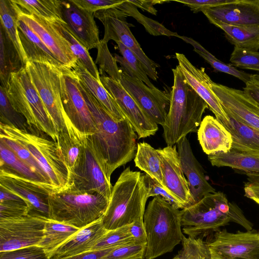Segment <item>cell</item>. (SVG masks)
Here are the masks:
<instances>
[{
  "label": "cell",
  "mask_w": 259,
  "mask_h": 259,
  "mask_svg": "<svg viewBox=\"0 0 259 259\" xmlns=\"http://www.w3.org/2000/svg\"><path fill=\"white\" fill-rule=\"evenodd\" d=\"M94 15L104 27V35L102 40L107 43L110 40L122 43L138 58L148 77L156 81L158 78L156 68L159 65L142 50L130 30V27L133 25L127 22L126 18L128 16L116 7L97 11Z\"/></svg>",
  "instance_id": "cell-11"
},
{
  "label": "cell",
  "mask_w": 259,
  "mask_h": 259,
  "mask_svg": "<svg viewBox=\"0 0 259 259\" xmlns=\"http://www.w3.org/2000/svg\"><path fill=\"white\" fill-rule=\"evenodd\" d=\"M211 23L221 29L234 47L259 51V25L233 26L216 21Z\"/></svg>",
  "instance_id": "cell-32"
},
{
  "label": "cell",
  "mask_w": 259,
  "mask_h": 259,
  "mask_svg": "<svg viewBox=\"0 0 259 259\" xmlns=\"http://www.w3.org/2000/svg\"><path fill=\"white\" fill-rule=\"evenodd\" d=\"M18 17L35 33L56 59L67 69L73 70L77 60L68 41L52 23L36 15L22 11L17 6Z\"/></svg>",
  "instance_id": "cell-17"
},
{
  "label": "cell",
  "mask_w": 259,
  "mask_h": 259,
  "mask_svg": "<svg viewBox=\"0 0 259 259\" xmlns=\"http://www.w3.org/2000/svg\"><path fill=\"white\" fill-rule=\"evenodd\" d=\"M134 242L129 225L108 230L91 250H101Z\"/></svg>",
  "instance_id": "cell-45"
},
{
  "label": "cell",
  "mask_w": 259,
  "mask_h": 259,
  "mask_svg": "<svg viewBox=\"0 0 259 259\" xmlns=\"http://www.w3.org/2000/svg\"><path fill=\"white\" fill-rule=\"evenodd\" d=\"M72 71L79 81L105 108L114 120L119 121L126 119L101 81L95 79L78 62Z\"/></svg>",
  "instance_id": "cell-28"
},
{
  "label": "cell",
  "mask_w": 259,
  "mask_h": 259,
  "mask_svg": "<svg viewBox=\"0 0 259 259\" xmlns=\"http://www.w3.org/2000/svg\"><path fill=\"white\" fill-rule=\"evenodd\" d=\"M145 181L149 191V197L158 196L177 209L185 208L180 201L168 193L159 183L146 174L145 175Z\"/></svg>",
  "instance_id": "cell-51"
},
{
  "label": "cell",
  "mask_w": 259,
  "mask_h": 259,
  "mask_svg": "<svg viewBox=\"0 0 259 259\" xmlns=\"http://www.w3.org/2000/svg\"><path fill=\"white\" fill-rule=\"evenodd\" d=\"M176 57L187 82L207 104L215 118L227 127L230 124L229 117L212 90L213 81L205 72V68L195 67L183 54L176 53Z\"/></svg>",
  "instance_id": "cell-20"
},
{
  "label": "cell",
  "mask_w": 259,
  "mask_h": 259,
  "mask_svg": "<svg viewBox=\"0 0 259 259\" xmlns=\"http://www.w3.org/2000/svg\"><path fill=\"white\" fill-rule=\"evenodd\" d=\"M116 42L122 57L115 54L114 58L116 62L120 64V69L130 76L142 80L149 87L155 88L150 81L142 63L135 55L120 42Z\"/></svg>",
  "instance_id": "cell-41"
},
{
  "label": "cell",
  "mask_w": 259,
  "mask_h": 259,
  "mask_svg": "<svg viewBox=\"0 0 259 259\" xmlns=\"http://www.w3.org/2000/svg\"><path fill=\"white\" fill-rule=\"evenodd\" d=\"M174 84L168 112L163 124L167 146L176 145L183 138L198 131L207 104L187 82L178 65L172 69Z\"/></svg>",
  "instance_id": "cell-3"
},
{
  "label": "cell",
  "mask_w": 259,
  "mask_h": 259,
  "mask_svg": "<svg viewBox=\"0 0 259 259\" xmlns=\"http://www.w3.org/2000/svg\"><path fill=\"white\" fill-rule=\"evenodd\" d=\"M113 186L90 136L79 162L69 179L68 189L98 193L109 200Z\"/></svg>",
  "instance_id": "cell-10"
},
{
  "label": "cell",
  "mask_w": 259,
  "mask_h": 259,
  "mask_svg": "<svg viewBox=\"0 0 259 259\" xmlns=\"http://www.w3.org/2000/svg\"><path fill=\"white\" fill-rule=\"evenodd\" d=\"M182 231L188 236L202 238L211 231L236 223L247 231L252 224L233 202H229L222 192L209 193L199 201L180 210Z\"/></svg>",
  "instance_id": "cell-2"
},
{
  "label": "cell",
  "mask_w": 259,
  "mask_h": 259,
  "mask_svg": "<svg viewBox=\"0 0 259 259\" xmlns=\"http://www.w3.org/2000/svg\"><path fill=\"white\" fill-rule=\"evenodd\" d=\"M245 174L249 183L259 184V174L250 173Z\"/></svg>",
  "instance_id": "cell-61"
},
{
  "label": "cell",
  "mask_w": 259,
  "mask_h": 259,
  "mask_svg": "<svg viewBox=\"0 0 259 259\" xmlns=\"http://www.w3.org/2000/svg\"><path fill=\"white\" fill-rule=\"evenodd\" d=\"M26 68L57 132L79 131L72 124L64 109L61 91V70L50 64L27 62Z\"/></svg>",
  "instance_id": "cell-9"
},
{
  "label": "cell",
  "mask_w": 259,
  "mask_h": 259,
  "mask_svg": "<svg viewBox=\"0 0 259 259\" xmlns=\"http://www.w3.org/2000/svg\"><path fill=\"white\" fill-rule=\"evenodd\" d=\"M147 235L146 259H154L173 250L183 236L180 210L161 197L149 201L144 214Z\"/></svg>",
  "instance_id": "cell-5"
},
{
  "label": "cell",
  "mask_w": 259,
  "mask_h": 259,
  "mask_svg": "<svg viewBox=\"0 0 259 259\" xmlns=\"http://www.w3.org/2000/svg\"><path fill=\"white\" fill-rule=\"evenodd\" d=\"M119 82L148 116L157 124L162 126L169 108L170 93L156 87L150 88L121 69Z\"/></svg>",
  "instance_id": "cell-15"
},
{
  "label": "cell",
  "mask_w": 259,
  "mask_h": 259,
  "mask_svg": "<svg viewBox=\"0 0 259 259\" xmlns=\"http://www.w3.org/2000/svg\"><path fill=\"white\" fill-rule=\"evenodd\" d=\"M108 231L102 218L80 229L69 240L53 251L48 259H60L91 251Z\"/></svg>",
  "instance_id": "cell-25"
},
{
  "label": "cell",
  "mask_w": 259,
  "mask_h": 259,
  "mask_svg": "<svg viewBox=\"0 0 259 259\" xmlns=\"http://www.w3.org/2000/svg\"><path fill=\"white\" fill-rule=\"evenodd\" d=\"M61 91L64 109L72 124L86 136L94 134L97 128L94 118L72 70H61Z\"/></svg>",
  "instance_id": "cell-14"
},
{
  "label": "cell",
  "mask_w": 259,
  "mask_h": 259,
  "mask_svg": "<svg viewBox=\"0 0 259 259\" xmlns=\"http://www.w3.org/2000/svg\"><path fill=\"white\" fill-rule=\"evenodd\" d=\"M18 30L27 62L51 65L60 70L66 69L48 49L38 36L18 17Z\"/></svg>",
  "instance_id": "cell-27"
},
{
  "label": "cell",
  "mask_w": 259,
  "mask_h": 259,
  "mask_svg": "<svg viewBox=\"0 0 259 259\" xmlns=\"http://www.w3.org/2000/svg\"><path fill=\"white\" fill-rule=\"evenodd\" d=\"M243 89L246 94L259 104V80L256 74H253L251 80L245 83Z\"/></svg>",
  "instance_id": "cell-57"
},
{
  "label": "cell",
  "mask_w": 259,
  "mask_h": 259,
  "mask_svg": "<svg viewBox=\"0 0 259 259\" xmlns=\"http://www.w3.org/2000/svg\"><path fill=\"white\" fill-rule=\"evenodd\" d=\"M116 8L123 11L128 16L132 17L137 20L138 22L144 26L146 31L151 35L176 37L179 35L177 33L168 30L158 22L140 13L137 7L130 3L128 0H124L121 4L118 5Z\"/></svg>",
  "instance_id": "cell-42"
},
{
  "label": "cell",
  "mask_w": 259,
  "mask_h": 259,
  "mask_svg": "<svg viewBox=\"0 0 259 259\" xmlns=\"http://www.w3.org/2000/svg\"><path fill=\"white\" fill-rule=\"evenodd\" d=\"M0 259H48L45 250L38 246L0 252Z\"/></svg>",
  "instance_id": "cell-50"
},
{
  "label": "cell",
  "mask_w": 259,
  "mask_h": 259,
  "mask_svg": "<svg viewBox=\"0 0 259 259\" xmlns=\"http://www.w3.org/2000/svg\"><path fill=\"white\" fill-rule=\"evenodd\" d=\"M97 48L98 53L95 64L99 66V73L103 75L105 72L110 78L119 82L120 69L114 57L109 52L107 43L101 40Z\"/></svg>",
  "instance_id": "cell-46"
},
{
  "label": "cell",
  "mask_w": 259,
  "mask_h": 259,
  "mask_svg": "<svg viewBox=\"0 0 259 259\" xmlns=\"http://www.w3.org/2000/svg\"><path fill=\"white\" fill-rule=\"evenodd\" d=\"M30 211L26 203L0 202V219L19 217L29 213Z\"/></svg>",
  "instance_id": "cell-53"
},
{
  "label": "cell",
  "mask_w": 259,
  "mask_h": 259,
  "mask_svg": "<svg viewBox=\"0 0 259 259\" xmlns=\"http://www.w3.org/2000/svg\"><path fill=\"white\" fill-rule=\"evenodd\" d=\"M0 18L1 25L15 46L23 66L25 67L27 61L18 34L17 5L12 0H1Z\"/></svg>",
  "instance_id": "cell-38"
},
{
  "label": "cell",
  "mask_w": 259,
  "mask_h": 259,
  "mask_svg": "<svg viewBox=\"0 0 259 259\" xmlns=\"http://www.w3.org/2000/svg\"><path fill=\"white\" fill-rule=\"evenodd\" d=\"M176 145L182 169L187 178L194 204L206 195L214 193L215 190L207 181L187 137L183 138Z\"/></svg>",
  "instance_id": "cell-23"
},
{
  "label": "cell",
  "mask_w": 259,
  "mask_h": 259,
  "mask_svg": "<svg viewBox=\"0 0 259 259\" xmlns=\"http://www.w3.org/2000/svg\"><path fill=\"white\" fill-rule=\"evenodd\" d=\"M161 162L163 188L185 207L193 204L188 181L182 169L177 146L157 149Z\"/></svg>",
  "instance_id": "cell-21"
},
{
  "label": "cell",
  "mask_w": 259,
  "mask_h": 259,
  "mask_svg": "<svg viewBox=\"0 0 259 259\" xmlns=\"http://www.w3.org/2000/svg\"><path fill=\"white\" fill-rule=\"evenodd\" d=\"M210 23L233 26L259 25V0H233L202 11Z\"/></svg>",
  "instance_id": "cell-22"
},
{
  "label": "cell",
  "mask_w": 259,
  "mask_h": 259,
  "mask_svg": "<svg viewBox=\"0 0 259 259\" xmlns=\"http://www.w3.org/2000/svg\"><path fill=\"white\" fill-rule=\"evenodd\" d=\"M0 123L28 132L31 130L24 116L12 105L7 95V89L0 88Z\"/></svg>",
  "instance_id": "cell-43"
},
{
  "label": "cell",
  "mask_w": 259,
  "mask_h": 259,
  "mask_svg": "<svg viewBox=\"0 0 259 259\" xmlns=\"http://www.w3.org/2000/svg\"><path fill=\"white\" fill-rule=\"evenodd\" d=\"M12 1L25 13L36 15L50 22H65L63 14L62 1Z\"/></svg>",
  "instance_id": "cell-36"
},
{
  "label": "cell",
  "mask_w": 259,
  "mask_h": 259,
  "mask_svg": "<svg viewBox=\"0 0 259 259\" xmlns=\"http://www.w3.org/2000/svg\"><path fill=\"white\" fill-rule=\"evenodd\" d=\"M55 29L68 41L77 61L95 79L101 81L99 71L89 51L72 32L66 22H51Z\"/></svg>",
  "instance_id": "cell-39"
},
{
  "label": "cell",
  "mask_w": 259,
  "mask_h": 259,
  "mask_svg": "<svg viewBox=\"0 0 259 259\" xmlns=\"http://www.w3.org/2000/svg\"><path fill=\"white\" fill-rule=\"evenodd\" d=\"M0 136L13 140L27 149L47 175L57 192L68 189L69 172L55 142L2 123H0Z\"/></svg>",
  "instance_id": "cell-8"
},
{
  "label": "cell",
  "mask_w": 259,
  "mask_h": 259,
  "mask_svg": "<svg viewBox=\"0 0 259 259\" xmlns=\"http://www.w3.org/2000/svg\"><path fill=\"white\" fill-rule=\"evenodd\" d=\"M130 232L136 243H147V235L143 218L138 219L130 225Z\"/></svg>",
  "instance_id": "cell-55"
},
{
  "label": "cell",
  "mask_w": 259,
  "mask_h": 259,
  "mask_svg": "<svg viewBox=\"0 0 259 259\" xmlns=\"http://www.w3.org/2000/svg\"><path fill=\"white\" fill-rule=\"evenodd\" d=\"M148 189L145 175L127 167L113 186L107 210L102 220L106 230L132 224L144 218Z\"/></svg>",
  "instance_id": "cell-4"
},
{
  "label": "cell",
  "mask_w": 259,
  "mask_h": 259,
  "mask_svg": "<svg viewBox=\"0 0 259 259\" xmlns=\"http://www.w3.org/2000/svg\"><path fill=\"white\" fill-rule=\"evenodd\" d=\"M245 196L259 204V184L246 183L244 186Z\"/></svg>",
  "instance_id": "cell-60"
},
{
  "label": "cell",
  "mask_w": 259,
  "mask_h": 259,
  "mask_svg": "<svg viewBox=\"0 0 259 259\" xmlns=\"http://www.w3.org/2000/svg\"><path fill=\"white\" fill-rule=\"evenodd\" d=\"M120 246L101 250L89 251L73 256L60 259H104V257L111 251Z\"/></svg>",
  "instance_id": "cell-56"
},
{
  "label": "cell",
  "mask_w": 259,
  "mask_h": 259,
  "mask_svg": "<svg viewBox=\"0 0 259 259\" xmlns=\"http://www.w3.org/2000/svg\"><path fill=\"white\" fill-rule=\"evenodd\" d=\"M146 244L134 242L120 246L111 251L104 259H144Z\"/></svg>",
  "instance_id": "cell-49"
},
{
  "label": "cell",
  "mask_w": 259,
  "mask_h": 259,
  "mask_svg": "<svg viewBox=\"0 0 259 259\" xmlns=\"http://www.w3.org/2000/svg\"><path fill=\"white\" fill-rule=\"evenodd\" d=\"M230 61L233 66L241 69L259 66V51L234 47Z\"/></svg>",
  "instance_id": "cell-48"
},
{
  "label": "cell",
  "mask_w": 259,
  "mask_h": 259,
  "mask_svg": "<svg viewBox=\"0 0 259 259\" xmlns=\"http://www.w3.org/2000/svg\"><path fill=\"white\" fill-rule=\"evenodd\" d=\"M79 8L87 11L95 12L116 7L124 0H70Z\"/></svg>",
  "instance_id": "cell-52"
},
{
  "label": "cell",
  "mask_w": 259,
  "mask_h": 259,
  "mask_svg": "<svg viewBox=\"0 0 259 259\" xmlns=\"http://www.w3.org/2000/svg\"><path fill=\"white\" fill-rule=\"evenodd\" d=\"M24 67L20 56L3 28L0 26L1 85L7 89L12 73Z\"/></svg>",
  "instance_id": "cell-34"
},
{
  "label": "cell",
  "mask_w": 259,
  "mask_h": 259,
  "mask_svg": "<svg viewBox=\"0 0 259 259\" xmlns=\"http://www.w3.org/2000/svg\"><path fill=\"white\" fill-rule=\"evenodd\" d=\"M198 140L203 151L207 155L226 152L232 149L233 140L226 127L216 118L206 115L197 131Z\"/></svg>",
  "instance_id": "cell-26"
},
{
  "label": "cell",
  "mask_w": 259,
  "mask_h": 259,
  "mask_svg": "<svg viewBox=\"0 0 259 259\" xmlns=\"http://www.w3.org/2000/svg\"><path fill=\"white\" fill-rule=\"evenodd\" d=\"M6 89L12 105L24 116L29 126L46 134L56 142L57 128L25 67L11 73Z\"/></svg>",
  "instance_id": "cell-7"
},
{
  "label": "cell",
  "mask_w": 259,
  "mask_h": 259,
  "mask_svg": "<svg viewBox=\"0 0 259 259\" xmlns=\"http://www.w3.org/2000/svg\"><path fill=\"white\" fill-rule=\"evenodd\" d=\"M87 136H71L67 131L58 132L56 143L61 158L68 169L69 179L82 153Z\"/></svg>",
  "instance_id": "cell-35"
},
{
  "label": "cell",
  "mask_w": 259,
  "mask_h": 259,
  "mask_svg": "<svg viewBox=\"0 0 259 259\" xmlns=\"http://www.w3.org/2000/svg\"><path fill=\"white\" fill-rule=\"evenodd\" d=\"M49 218L79 229L103 218L109 200L101 194L67 189L48 198Z\"/></svg>",
  "instance_id": "cell-6"
},
{
  "label": "cell",
  "mask_w": 259,
  "mask_h": 259,
  "mask_svg": "<svg viewBox=\"0 0 259 259\" xmlns=\"http://www.w3.org/2000/svg\"><path fill=\"white\" fill-rule=\"evenodd\" d=\"M80 229L47 218L44 236L38 245L48 256L55 249L71 239Z\"/></svg>",
  "instance_id": "cell-33"
},
{
  "label": "cell",
  "mask_w": 259,
  "mask_h": 259,
  "mask_svg": "<svg viewBox=\"0 0 259 259\" xmlns=\"http://www.w3.org/2000/svg\"><path fill=\"white\" fill-rule=\"evenodd\" d=\"M135 166L163 187L161 162L157 149L144 141L137 144Z\"/></svg>",
  "instance_id": "cell-37"
},
{
  "label": "cell",
  "mask_w": 259,
  "mask_h": 259,
  "mask_svg": "<svg viewBox=\"0 0 259 259\" xmlns=\"http://www.w3.org/2000/svg\"><path fill=\"white\" fill-rule=\"evenodd\" d=\"M47 218L29 213L19 217L0 219V252L38 246L44 236Z\"/></svg>",
  "instance_id": "cell-12"
},
{
  "label": "cell",
  "mask_w": 259,
  "mask_h": 259,
  "mask_svg": "<svg viewBox=\"0 0 259 259\" xmlns=\"http://www.w3.org/2000/svg\"><path fill=\"white\" fill-rule=\"evenodd\" d=\"M78 83L97 128L90 136L104 165L107 177L111 180L116 169L135 158L138 136L126 119L114 120L79 80Z\"/></svg>",
  "instance_id": "cell-1"
},
{
  "label": "cell",
  "mask_w": 259,
  "mask_h": 259,
  "mask_svg": "<svg viewBox=\"0 0 259 259\" xmlns=\"http://www.w3.org/2000/svg\"><path fill=\"white\" fill-rule=\"evenodd\" d=\"M233 0H183L175 1L190 8L194 13H198L210 8L230 3Z\"/></svg>",
  "instance_id": "cell-54"
},
{
  "label": "cell",
  "mask_w": 259,
  "mask_h": 259,
  "mask_svg": "<svg viewBox=\"0 0 259 259\" xmlns=\"http://www.w3.org/2000/svg\"><path fill=\"white\" fill-rule=\"evenodd\" d=\"M182 248L172 259H212L207 243L200 238L183 236Z\"/></svg>",
  "instance_id": "cell-44"
},
{
  "label": "cell",
  "mask_w": 259,
  "mask_h": 259,
  "mask_svg": "<svg viewBox=\"0 0 259 259\" xmlns=\"http://www.w3.org/2000/svg\"><path fill=\"white\" fill-rule=\"evenodd\" d=\"M0 140H2L21 160L51 183L47 175L27 149L8 138L0 136Z\"/></svg>",
  "instance_id": "cell-47"
},
{
  "label": "cell",
  "mask_w": 259,
  "mask_h": 259,
  "mask_svg": "<svg viewBox=\"0 0 259 259\" xmlns=\"http://www.w3.org/2000/svg\"><path fill=\"white\" fill-rule=\"evenodd\" d=\"M100 79L134 128L138 139L154 135L158 131V124L140 108L121 83L105 75H102Z\"/></svg>",
  "instance_id": "cell-16"
},
{
  "label": "cell",
  "mask_w": 259,
  "mask_h": 259,
  "mask_svg": "<svg viewBox=\"0 0 259 259\" xmlns=\"http://www.w3.org/2000/svg\"><path fill=\"white\" fill-rule=\"evenodd\" d=\"M0 170L56 190L49 182L21 160L1 140H0Z\"/></svg>",
  "instance_id": "cell-30"
},
{
  "label": "cell",
  "mask_w": 259,
  "mask_h": 259,
  "mask_svg": "<svg viewBox=\"0 0 259 259\" xmlns=\"http://www.w3.org/2000/svg\"><path fill=\"white\" fill-rule=\"evenodd\" d=\"M0 186L22 198L30 211L49 218L48 198L53 188L0 170Z\"/></svg>",
  "instance_id": "cell-19"
},
{
  "label": "cell",
  "mask_w": 259,
  "mask_h": 259,
  "mask_svg": "<svg viewBox=\"0 0 259 259\" xmlns=\"http://www.w3.org/2000/svg\"><path fill=\"white\" fill-rule=\"evenodd\" d=\"M64 20L83 46L89 51L100 42L94 13L83 10L69 1H62Z\"/></svg>",
  "instance_id": "cell-24"
},
{
  "label": "cell",
  "mask_w": 259,
  "mask_h": 259,
  "mask_svg": "<svg viewBox=\"0 0 259 259\" xmlns=\"http://www.w3.org/2000/svg\"><path fill=\"white\" fill-rule=\"evenodd\" d=\"M258 80H259V75H258Z\"/></svg>",
  "instance_id": "cell-62"
},
{
  "label": "cell",
  "mask_w": 259,
  "mask_h": 259,
  "mask_svg": "<svg viewBox=\"0 0 259 259\" xmlns=\"http://www.w3.org/2000/svg\"><path fill=\"white\" fill-rule=\"evenodd\" d=\"M178 37L191 45L194 47V51L216 70L232 75L242 81L245 84L251 80L253 74H249L238 70L231 64H226L220 61L193 38L179 35Z\"/></svg>",
  "instance_id": "cell-40"
},
{
  "label": "cell",
  "mask_w": 259,
  "mask_h": 259,
  "mask_svg": "<svg viewBox=\"0 0 259 259\" xmlns=\"http://www.w3.org/2000/svg\"><path fill=\"white\" fill-rule=\"evenodd\" d=\"M0 202H17L27 204L26 201L20 196L1 186Z\"/></svg>",
  "instance_id": "cell-59"
},
{
  "label": "cell",
  "mask_w": 259,
  "mask_h": 259,
  "mask_svg": "<svg viewBox=\"0 0 259 259\" xmlns=\"http://www.w3.org/2000/svg\"><path fill=\"white\" fill-rule=\"evenodd\" d=\"M208 159L212 166H227L245 174H259V156L231 149L208 155Z\"/></svg>",
  "instance_id": "cell-29"
},
{
  "label": "cell",
  "mask_w": 259,
  "mask_h": 259,
  "mask_svg": "<svg viewBox=\"0 0 259 259\" xmlns=\"http://www.w3.org/2000/svg\"><path fill=\"white\" fill-rule=\"evenodd\" d=\"M130 3L134 5L136 7H139L143 10L148 11L149 13L156 15L157 11L154 8V5L156 4H162L167 1H145V0H128Z\"/></svg>",
  "instance_id": "cell-58"
},
{
  "label": "cell",
  "mask_w": 259,
  "mask_h": 259,
  "mask_svg": "<svg viewBox=\"0 0 259 259\" xmlns=\"http://www.w3.org/2000/svg\"><path fill=\"white\" fill-rule=\"evenodd\" d=\"M229 117L230 124L226 128L232 137L231 149L259 156V131Z\"/></svg>",
  "instance_id": "cell-31"
},
{
  "label": "cell",
  "mask_w": 259,
  "mask_h": 259,
  "mask_svg": "<svg viewBox=\"0 0 259 259\" xmlns=\"http://www.w3.org/2000/svg\"><path fill=\"white\" fill-rule=\"evenodd\" d=\"M207 245L212 259H259V230L217 231Z\"/></svg>",
  "instance_id": "cell-13"
},
{
  "label": "cell",
  "mask_w": 259,
  "mask_h": 259,
  "mask_svg": "<svg viewBox=\"0 0 259 259\" xmlns=\"http://www.w3.org/2000/svg\"><path fill=\"white\" fill-rule=\"evenodd\" d=\"M211 87L229 117L259 131V104L242 90L214 82Z\"/></svg>",
  "instance_id": "cell-18"
}]
</instances>
